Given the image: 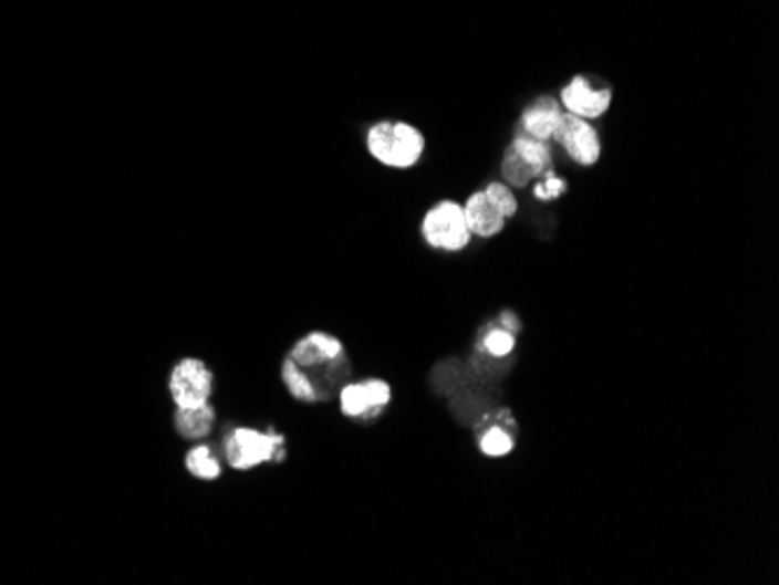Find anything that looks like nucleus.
I'll use <instances>...</instances> for the list:
<instances>
[{"label":"nucleus","instance_id":"f257e3e1","mask_svg":"<svg viewBox=\"0 0 779 585\" xmlns=\"http://www.w3.org/2000/svg\"><path fill=\"white\" fill-rule=\"evenodd\" d=\"M353 378V362L339 336L313 330L294 341L280 364V380L299 404H328Z\"/></svg>","mask_w":779,"mask_h":585},{"label":"nucleus","instance_id":"f03ea898","mask_svg":"<svg viewBox=\"0 0 779 585\" xmlns=\"http://www.w3.org/2000/svg\"><path fill=\"white\" fill-rule=\"evenodd\" d=\"M222 458L233 471H252L264 464L288 460V439L276 429H259L238 425L229 427L222 437Z\"/></svg>","mask_w":779,"mask_h":585},{"label":"nucleus","instance_id":"7ed1b4c3","mask_svg":"<svg viewBox=\"0 0 779 585\" xmlns=\"http://www.w3.org/2000/svg\"><path fill=\"white\" fill-rule=\"evenodd\" d=\"M366 147L378 164L406 170L420 161L425 136L406 122H378L366 134Z\"/></svg>","mask_w":779,"mask_h":585},{"label":"nucleus","instance_id":"20e7f679","mask_svg":"<svg viewBox=\"0 0 779 585\" xmlns=\"http://www.w3.org/2000/svg\"><path fill=\"white\" fill-rule=\"evenodd\" d=\"M420 231L427 246L444 252H460L471 243L465 208L456 201H439L437 206H432L425 212Z\"/></svg>","mask_w":779,"mask_h":585},{"label":"nucleus","instance_id":"39448f33","mask_svg":"<svg viewBox=\"0 0 779 585\" xmlns=\"http://www.w3.org/2000/svg\"><path fill=\"white\" fill-rule=\"evenodd\" d=\"M339 410L343 418L357 422H372L383 410L393 404V385L385 378H362L349 380L339 389Z\"/></svg>","mask_w":779,"mask_h":585},{"label":"nucleus","instance_id":"423d86ee","mask_svg":"<svg viewBox=\"0 0 779 585\" xmlns=\"http://www.w3.org/2000/svg\"><path fill=\"white\" fill-rule=\"evenodd\" d=\"M215 389L212 368L199 357H183L168 374V395L176 408H197L210 401Z\"/></svg>","mask_w":779,"mask_h":585},{"label":"nucleus","instance_id":"0eeeda50","mask_svg":"<svg viewBox=\"0 0 779 585\" xmlns=\"http://www.w3.org/2000/svg\"><path fill=\"white\" fill-rule=\"evenodd\" d=\"M555 143L565 147L568 155L579 164V166H595L602 155L600 136L595 128L589 124V119L577 117V115H562V124L555 132Z\"/></svg>","mask_w":779,"mask_h":585},{"label":"nucleus","instance_id":"6e6552de","mask_svg":"<svg viewBox=\"0 0 779 585\" xmlns=\"http://www.w3.org/2000/svg\"><path fill=\"white\" fill-rule=\"evenodd\" d=\"M560 103L570 115L583 117V119H598L610 111L612 105V90L595 86L589 82V77H572V82L560 92Z\"/></svg>","mask_w":779,"mask_h":585},{"label":"nucleus","instance_id":"1a4fd4ad","mask_svg":"<svg viewBox=\"0 0 779 585\" xmlns=\"http://www.w3.org/2000/svg\"><path fill=\"white\" fill-rule=\"evenodd\" d=\"M463 208H465V218L471 236L492 238L497 233H502L507 227V218L488 201L484 189L474 191Z\"/></svg>","mask_w":779,"mask_h":585},{"label":"nucleus","instance_id":"9d476101","mask_svg":"<svg viewBox=\"0 0 779 585\" xmlns=\"http://www.w3.org/2000/svg\"><path fill=\"white\" fill-rule=\"evenodd\" d=\"M562 115L565 113L560 111V103L555 98L542 96V98H537L530 107H526V113L521 117V126L530 138L551 140L562 124Z\"/></svg>","mask_w":779,"mask_h":585},{"label":"nucleus","instance_id":"9b49d317","mask_svg":"<svg viewBox=\"0 0 779 585\" xmlns=\"http://www.w3.org/2000/svg\"><path fill=\"white\" fill-rule=\"evenodd\" d=\"M215 422H218V408L210 401L197 408H176L173 416V427L185 441H204L212 435Z\"/></svg>","mask_w":779,"mask_h":585},{"label":"nucleus","instance_id":"f8f14e48","mask_svg":"<svg viewBox=\"0 0 779 585\" xmlns=\"http://www.w3.org/2000/svg\"><path fill=\"white\" fill-rule=\"evenodd\" d=\"M183 462H185V469L189 476H194V479H199V481H206V483L220 481L222 473H225V464L210 443L191 446L185 452Z\"/></svg>","mask_w":779,"mask_h":585},{"label":"nucleus","instance_id":"ddd939ff","mask_svg":"<svg viewBox=\"0 0 779 585\" xmlns=\"http://www.w3.org/2000/svg\"><path fill=\"white\" fill-rule=\"evenodd\" d=\"M511 147L516 149V155L537 173V178H542L544 173L553 168V155L547 140H537V138H530L528 134H518L511 140Z\"/></svg>","mask_w":779,"mask_h":585},{"label":"nucleus","instance_id":"4468645a","mask_svg":"<svg viewBox=\"0 0 779 585\" xmlns=\"http://www.w3.org/2000/svg\"><path fill=\"white\" fill-rule=\"evenodd\" d=\"M516 448L513 431L505 425H490L479 435V450L486 458H505Z\"/></svg>","mask_w":779,"mask_h":585},{"label":"nucleus","instance_id":"2eb2a0df","mask_svg":"<svg viewBox=\"0 0 779 585\" xmlns=\"http://www.w3.org/2000/svg\"><path fill=\"white\" fill-rule=\"evenodd\" d=\"M502 176L511 187H528L537 178V173L521 157H518L516 149L509 145L502 159Z\"/></svg>","mask_w":779,"mask_h":585},{"label":"nucleus","instance_id":"dca6fc26","mask_svg":"<svg viewBox=\"0 0 779 585\" xmlns=\"http://www.w3.org/2000/svg\"><path fill=\"white\" fill-rule=\"evenodd\" d=\"M481 348L492 357H509L516 348V334L500 324V327L486 332V336L481 338Z\"/></svg>","mask_w":779,"mask_h":585},{"label":"nucleus","instance_id":"f3484780","mask_svg":"<svg viewBox=\"0 0 779 585\" xmlns=\"http://www.w3.org/2000/svg\"><path fill=\"white\" fill-rule=\"evenodd\" d=\"M484 191H486L488 201H490L497 210H500L507 220L513 218V215L518 212V201H516V197H513V191H511L505 182H490Z\"/></svg>","mask_w":779,"mask_h":585},{"label":"nucleus","instance_id":"a211bd4d","mask_svg":"<svg viewBox=\"0 0 779 585\" xmlns=\"http://www.w3.org/2000/svg\"><path fill=\"white\" fill-rule=\"evenodd\" d=\"M565 189H568V182L562 180V178H558L555 173H553V168H551L549 173H544L542 180L534 185V197L539 201H553V199L560 197V194H565Z\"/></svg>","mask_w":779,"mask_h":585},{"label":"nucleus","instance_id":"6ab92c4d","mask_svg":"<svg viewBox=\"0 0 779 585\" xmlns=\"http://www.w3.org/2000/svg\"><path fill=\"white\" fill-rule=\"evenodd\" d=\"M500 324H502L505 330H509V332H513V334L521 332V322H518V317H516L513 313H509V311H505V313L500 315Z\"/></svg>","mask_w":779,"mask_h":585}]
</instances>
